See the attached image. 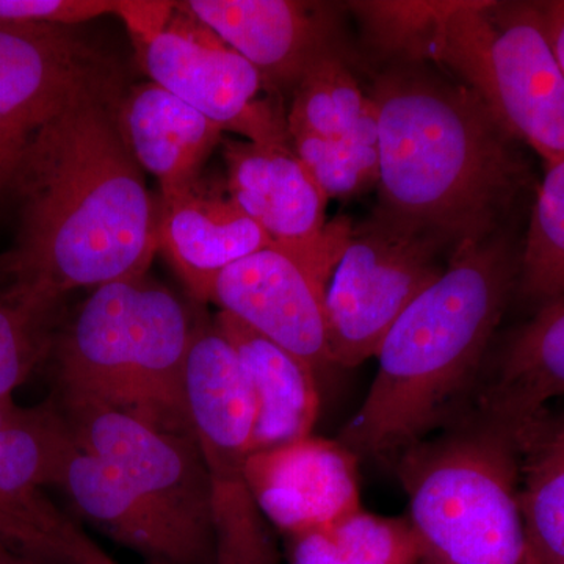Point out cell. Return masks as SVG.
Here are the masks:
<instances>
[{"label": "cell", "mask_w": 564, "mask_h": 564, "mask_svg": "<svg viewBox=\"0 0 564 564\" xmlns=\"http://www.w3.org/2000/svg\"><path fill=\"white\" fill-rule=\"evenodd\" d=\"M126 90L115 82L74 99L41 129L14 177L20 239L0 273L52 302L147 274L159 251L158 207L118 126Z\"/></svg>", "instance_id": "obj_1"}, {"label": "cell", "mask_w": 564, "mask_h": 564, "mask_svg": "<svg viewBox=\"0 0 564 564\" xmlns=\"http://www.w3.org/2000/svg\"><path fill=\"white\" fill-rule=\"evenodd\" d=\"M386 220L426 234L451 254L488 240L525 182L514 139L470 88L425 65H393L370 95Z\"/></svg>", "instance_id": "obj_2"}, {"label": "cell", "mask_w": 564, "mask_h": 564, "mask_svg": "<svg viewBox=\"0 0 564 564\" xmlns=\"http://www.w3.org/2000/svg\"><path fill=\"white\" fill-rule=\"evenodd\" d=\"M518 276L519 258L500 232L456 251L386 334L377 377L340 443L356 456L400 455L451 419L477 380Z\"/></svg>", "instance_id": "obj_3"}, {"label": "cell", "mask_w": 564, "mask_h": 564, "mask_svg": "<svg viewBox=\"0 0 564 564\" xmlns=\"http://www.w3.org/2000/svg\"><path fill=\"white\" fill-rule=\"evenodd\" d=\"M419 564H540L521 508V447L511 430L470 414L402 452Z\"/></svg>", "instance_id": "obj_4"}, {"label": "cell", "mask_w": 564, "mask_h": 564, "mask_svg": "<svg viewBox=\"0 0 564 564\" xmlns=\"http://www.w3.org/2000/svg\"><path fill=\"white\" fill-rule=\"evenodd\" d=\"M185 403L210 481L215 564H280L250 486L256 403L232 344L217 323L193 332L185 366Z\"/></svg>", "instance_id": "obj_5"}, {"label": "cell", "mask_w": 564, "mask_h": 564, "mask_svg": "<svg viewBox=\"0 0 564 564\" xmlns=\"http://www.w3.org/2000/svg\"><path fill=\"white\" fill-rule=\"evenodd\" d=\"M451 251L426 234L373 218L352 228L326 289L334 364L375 358L397 318L443 274Z\"/></svg>", "instance_id": "obj_6"}, {"label": "cell", "mask_w": 564, "mask_h": 564, "mask_svg": "<svg viewBox=\"0 0 564 564\" xmlns=\"http://www.w3.org/2000/svg\"><path fill=\"white\" fill-rule=\"evenodd\" d=\"M80 451L111 464L204 564H215L210 481L195 437L93 403H57Z\"/></svg>", "instance_id": "obj_7"}, {"label": "cell", "mask_w": 564, "mask_h": 564, "mask_svg": "<svg viewBox=\"0 0 564 564\" xmlns=\"http://www.w3.org/2000/svg\"><path fill=\"white\" fill-rule=\"evenodd\" d=\"M76 447L57 404L0 400V544L36 564H90L99 551L43 492Z\"/></svg>", "instance_id": "obj_8"}, {"label": "cell", "mask_w": 564, "mask_h": 564, "mask_svg": "<svg viewBox=\"0 0 564 564\" xmlns=\"http://www.w3.org/2000/svg\"><path fill=\"white\" fill-rule=\"evenodd\" d=\"M121 80L118 62L70 28L0 24V195L11 192L52 118L84 93Z\"/></svg>", "instance_id": "obj_9"}, {"label": "cell", "mask_w": 564, "mask_h": 564, "mask_svg": "<svg viewBox=\"0 0 564 564\" xmlns=\"http://www.w3.org/2000/svg\"><path fill=\"white\" fill-rule=\"evenodd\" d=\"M151 82L187 102L223 131L254 143L292 141L288 113L274 99L259 101L261 74L195 17L184 2L169 25L135 52Z\"/></svg>", "instance_id": "obj_10"}, {"label": "cell", "mask_w": 564, "mask_h": 564, "mask_svg": "<svg viewBox=\"0 0 564 564\" xmlns=\"http://www.w3.org/2000/svg\"><path fill=\"white\" fill-rule=\"evenodd\" d=\"M169 293L148 273L95 289L54 336V402L101 404L131 413L133 367Z\"/></svg>", "instance_id": "obj_11"}, {"label": "cell", "mask_w": 564, "mask_h": 564, "mask_svg": "<svg viewBox=\"0 0 564 564\" xmlns=\"http://www.w3.org/2000/svg\"><path fill=\"white\" fill-rule=\"evenodd\" d=\"M223 141V140H221ZM229 198L261 226L273 247L329 284L350 240L351 223H326V198L292 141H223Z\"/></svg>", "instance_id": "obj_12"}, {"label": "cell", "mask_w": 564, "mask_h": 564, "mask_svg": "<svg viewBox=\"0 0 564 564\" xmlns=\"http://www.w3.org/2000/svg\"><path fill=\"white\" fill-rule=\"evenodd\" d=\"M481 99L516 141L545 165L564 159V70L540 2H494Z\"/></svg>", "instance_id": "obj_13"}, {"label": "cell", "mask_w": 564, "mask_h": 564, "mask_svg": "<svg viewBox=\"0 0 564 564\" xmlns=\"http://www.w3.org/2000/svg\"><path fill=\"white\" fill-rule=\"evenodd\" d=\"M328 284L276 247L223 270L210 302L291 351L315 373L334 364L326 323Z\"/></svg>", "instance_id": "obj_14"}, {"label": "cell", "mask_w": 564, "mask_h": 564, "mask_svg": "<svg viewBox=\"0 0 564 564\" xmlns=\"http://www.w3.org/2000/svg\"><path fill=\"white\" fill-rule=\"evenodd\" d=\"M245 474L263 518L291 538L361 508L358 456L340 441L311 434L252 452Z\"/></svg>", "instance_id": "obj_15"}, {"label": "cell", "mask_w": 564, "mask_h": 564, "mask_svg": "<svg viewBox=\"0 0 564 564\" xmlns=\"http://www.w3.org/2000/svg\"><path fill=\"white\" fill-rule=\"evenodd\" d=\"M185 7L261 74L263 88L292 93L336 51L326 11L292 0H191Z\"/></svg>", "instance_id": "obj_16"}, {"label": "cell", "mask_w": 564, "mask_h": 564, "mask_svg": "<svg viewBox=\"0 0 564 564\" xmlns=\"http://www.w3.org/2000/svg\"><path fill=\"white\" fill-rule=\"evenodd\" d=\"M155 207L159 251L198 302H210L223 270L273 247L261 226L209 182L199 180L172 198L161 196Z\"/></svg>", "instance_id": "obj_17"}, {"label": "cell", "mask_w": 564, "mask_h": 564, "mask_svg": "<svg viewBox=\"0 0 564 564\" xmlns=\"http://www.w3.org/2000/svg\"><path fill=\"white\" fill-rule=\"evenodd\" d=\"M117 120L140 169L159 181L162 198L180 195L202 180L204 163L225 132L154 82L128 87Z\"/></svg>", "instance_id": "obj_18"}, {"label": "cell", "mask_w": 564, "mask_h": 564, "mask_svg": "<svg viewBox=\"0 0 564 564\" xmlns=\"http://www.w3.org/2000/svg\"><path fill=\"white\" fill-rule=\"evenodd\" d=\"M239 356L256 403L252 452L311 436L321 411L317 373L231 314L215 318Z\"/></svg>", "instance_id": "obj_19"}, {"label": "cell", "mask_w": 564, "mask_h": 564, "mask_svg": "<svg viewBox=\"0 0 564 564\" xmlns=\"http://www.w3.org/2000/svg\"><path fill=\"white\" fill-rule=\"evenodd\" d=\"M85 518L152 564H204L111 464L74 447L58 485Z\"/></svg>", "instance_id": "obj_20"}, {"label": "cell", "mask_w": 564, "mask_h": 564, "mask_svg": "<svg viewBox=\"0 0 564 564\" xmlns=\"http://www.w3.org/2000/svg\"><path fill=\"white\" fill-rule=\"evenodd\" d=\"M564 397V296L541 306L481 386L477 413L518 432L541 417L545 404Z\"/></svg>", "instance_id": "obj_21"}, {"label": "cell", "mask_w": 564, "mask_h": 564, "mask_svg": "<svg viewBox=\"0 0 564 564\" xmlns=\"http://www.w3.org/2000/svg\"><path fill=\"white\" fill-rule=\"evenodd\" d=\"M521 447V508L540 564H564V421L544 415L516 432Z\"/></svg>", "instance_id": "obj_22"}, {"label": "cell", "mask_w": 564, "mask_h": 564, "mask_svg": "<svg viewBox=\"0 0 564 564\" xmlns=\"http://www.w3.org/2000/svg\"><path fill=\"white\" fill-rule=\"evenodd\" d=\"M291 540V564H419L410 522L362 508Z\"/></svg>", "instance_id": "obj_23"}, {"label": "cell", "mask_w": 564, "mask_h": 564, "mask_svg": "<svg viewBox=\"0 0 564 564\" xmlns=\"http://www.w3.org/2000/svg\"><path fill=\"white\" fill-rule=\"evenodd\" d=\"M375 110L370 96L337 51L323 55L304 74L288 111L289 132H307L322 139L350 135Z\"/></svg>", "instance_id": "obj_24"}, {"label": "cell", "mask_w": 564, "mask_h": 564, "mask_svg": "<svg viewBox=\"0 0 564 564\" xmlns=\"http://www.w3.org/2000/svg\"><path fill=\"white\" fill-rule=\"evenodd\" d=\"M459 2H351L375 50L397 58L399 65L436 63L445 28Z\"/></svg>", "instance_id": "obj_25"}, {"label": "cell", "mask_w": 564, "mask_h": 564, "mask_svg": "<svg viewBox=\"0 0 564 564\" xmlns=\"http://www.w3.org/2000/svg\"><path fill=\"white\" fill-rule=\"evenodd\" d=\"M289 133L293 151L326 198L351 199L378 185L380 143L377 110L344 139H322L300 131Z\"/></svg>", "instance_id": "obj_26"}, {"label": "cell", "mask_w": 564, "mask_h": 564, "mask_svg": "<svg viewBox=\"0 0 564 564\" xmlns=\"http://www.w3.org/2000/svg\"><path fill=\"white\" fill-rule=\"evenodd\" d=\"M518 285L524 299L541 306L564 296V159L545 165L519 258Z\"/></svg>", "instance_id": "obj_27"}, {"label": "cell", "mask_w": 564, "mask_h": 564, "mask_svg": "<svg viewBox=\"0 0 564 564\" xmlns=\"http://www.w3.org/2000/svg\"><path fill=\"white\" fill-rule=\"evenodd\" d=\"M58 306L14 282L0 289V400L13 397L50 356Z\"/></svg>", "instance_id": "obj_28"}, {"label": "cell", "mask_w": 564, "mask_h": 564, "mask_svg": "<svg viewBox=\"0 0 564 564\" xmlns=\"http://www.w3.org/2000/svg\"><path fill=\"white\" fill-rule=\"evenodd\" d=\"M117 7L118 0H0V24L73 28Z\"/></svg>", "instance_id": "obj_29"}, {"label": "cell", "mask_w": 564, "mask_h": 564, "mask_svg": "<svg viewBox=\"0 0 564 564\" xmlns=\"http://www.w3.org/2000/svg\"><path fill=\"white\" fill-rule=\"evenodd\" d=\"M176 2L165 0H118L115 14L121 18L135 52L161 35L172 20Z\"/></svg>", "instance_id": "obj_30"}, {"label": "cell", "mask_w": 564, "mask_h": 564, "mask_svg": "<svg viewBox=\"0 0 564 564\" xmlns=\"http://www.w3.org/2000/svg\"><path fill=\"white\" fill-rule=\"evenodd\" d=\"M545 32L564 70V0L540 2Z\"/></svg>", "instance_id": "obj_31"}, {"label": "cell", "mask_w": 564, "mask_h": 564, "mask_svg": "<svg viewBox=\"0 0 564 564\" xmlns=\"http://www.w3.org/2000/svg\"><path fill=\"white\" fill-rule=\"evenodd\" d=\"M0 564H36L31 560L22 558V556L14 554L6 545L0 544Z\"/></svg>", "instance_id": "obj_32"}, {"label": "cell", "mask_w": 564, "mask_h": 564, "mask_svg": "<svg viewBox=\"0 0 564 564\" xmlns=\"http://www.w3.org/2000/svg\"><path fill=\"white\" fill-rule=\"evenodd\" d=\"M93 564H117L113 562V560L110 558L109 555L106 554V552H101V554L98 555V558L95 560V563Z\"/></svg>", "instance_id": "obj_33"}]
</instances>
